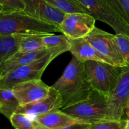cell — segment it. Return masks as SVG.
I'll return each instance as SVG.
<instances>
[{
    "mask_svg": "<svg viewBox=\"0 0 129 129\" xmlns=\"http://www.w3.org/2000/svg\"><path fill=\"white\" fill-rule=\"evenodd\" d=\"M120 16L129 25V0H106Z\"/></svg>",
    "mask_w": 129,
    "mask_h": 129,
    "instance_id": "cell-22",
    "label": "cell"
},
{
    "mask_svg": "<svg viewBox=\"0 0 129 129\" xmlns=\"http://www.w3.org/2000/svg\"><path fill=\"white\" fill-rule=\"evenodd\" d=\"M0 5L3 7V13L23 11L25 8L23 0H0Z\"/></svg>",
    "mask_w": 129,
    "mask_h": 129,
    "instance_id": "cell-24",
    "label": "cell"
},
{
    "mask_svg": "<svg viewBox=\"0 0 129 129\" xmlns=\"http://www.w3.org/2000/svg\"><path fill=\"white\" fill-rule=\"evenodd\" d=\"M45 1L65 13H86L90 14L88 10L78 0H45Z\"/></svg>",
    "mask_w": 129,
    "mask_h": 129,
    "instance_id": "cell-19",
    "label": "cell"
},
{
    "mask_svg": "<svg viewBox=\"0 0 129 129\" xmlns=\"http://www.w3.org/2000/svg\"><path fill=\"white\" fill-rule=\"evenodd\" d=\"M85 38L105 62L121 68L128 66L118 49L115 34L95 27Z\"/></svg>",
    "mask_w": 129,
    "mask_h": 129,
    "instance_id": "cell-6",
    "label": "cell"
},
{
    "mask_svg": "<svg viewBox=\"0 0 129 129\" xmlns=\"http://www.w3.org/2000/svg\"><path fill=\"white\" fill-rule=\"evenodd\" d=\"M1 13H3V7L0 5V14H1Z\"/></svg>",
    "mask_w": 129,
    "mask_h": 129,
    "instance_id": "cell-29",
    "label": "cell"
},
{
    "mask_svg": "<svg viewBox=\"0 0 129 129\" xmlns=\"http://www.w3.org/2000/svg\"><path fill=\"white\" fill-rule=\"evenodd\" d=\"M12 126L15 129H33L36 121L28 115L15 113L10 119Z\"/></svg>",
    "mask_w": 129,
    "mask_h": 129,
    "instance_id": "cell-21",
    "label": "cell"
},
{
    "mask_svg": "<svg viewBox=\"0 0 129 129\" xmlns=\"http://www.w3.org/2000/svg\"><path fill=\"white\" fill-rule=\"evenodd\" d=\"M91 124L77 121L74 123L63 126L59 129H90Z\"/></svg>",
    "mask_w": 129,
    "mask_h": 129,
    "instance_id": "cell-26",
    "label": "cell"
},
{
    "mask_svg": "<svg viewBox=\"0 0 129 129\" xmlns=\"http://www.w3.org/2000/svg\"><path fill=\"white\" fill-rule=\"evenodd\" d=\"M25 4L24 12L29 16L59 28L65 13L52 6L45 0H23Z\"/></svg>",
    "mask_w": 129,
    "mask_h": 129,
    "instance_id": "cell-10",
    "label": "cell"
},
{
    "mask_svg": "<svg viewBox=\"0 0 129 129\" xmlns=\"http://www.w3.org/2000/svg\"><path fill=\"white\" fill-rule=\"evenodd\" d=\"M96 20L108 24L115 34L129 37V25L126 23L106 0H78Z\"/></svg>",
    "mask_w": 129,
    "mask_h": 129,
    "instance_id": "cell-8",
    "label": "cell"
},
{
    "mask_svg": "<svg viewBox=\"0 0 129 129\" xmlns=\"http://www.w3.org/2000/svg\"><path fill=\"white\" fill-rule=\"evenodd\" d=\"M107 97L93 90L83 101L60 110L78 121L93 124L106 120Z\"/></svg>",
    "mask_w": 129,
    "mask_h": 129,
    "instance_id": "cell-5",
    "label": "cell"
},
{
    "mask_svg": "<svg viewBox=\"0 0 129 129\" xmlns=\"http://www.w3.org/2000/svg\"><path fill=\"white\" fill-rule=\"evenodd\" d=\"M129 102V65L122 68L117 85L107 97L105 120L122 119Z\"/></svg>",
    "mask_w": 129,
    "mask_h": 129,
    "instance_id": "cell-7",
    "label": "cell"
},
{
    "mask_svg": "<svg viewBox=\"0 0 129 129\" xmlns=\"http://www.w3.org/2000/svg\"><path fill=\"white\" fill-rule=\"evenodd\" d=\"M60 32L52 24L39 21L23 11L0 14V35Z\"/></svg>",
    "mask_w": 129,
    "mask_h": 129,
    "instance_id": "cell-2",
    "label": "cell"
},
{
    "mask_svg": "<svg viewBox=\"0 0 129 129\" xmlns=\"http://www.w3.org/2000/svg\"><path fill=\"white\" fill-rule=\"evenodd\" d=\"M51 86L41 79H35L21 82L13 87L12 90L20 105H25L48 97Z\"/></svg>",
    "mask_w": 129,
    "mask_h": 129,
    "instance_id": "cell-11",
    "label": "cell"
},
{
    "mask_svg": "<svg viewBox=\"0 0 129 129\" xmlns=\"http://www.w3.org/2000/svg\"><path fill=\"white\" fill-rule=\"evenodd\" d=\"M115 39L121 54L129 65V37L123 34H115Z\"/></svg>",
    "mask_w": 129,
    "mask_h": 129,
    "instance_id": "cell-25",
    "label": "cell"
},
{
    "mask_svg": "<svg viewBox=\"0 0 129 129\" xmlns=\"http://www.w3.org/2000/svg\"><path fill=\"white\" fill-rule=\"evenodd\" d=\"M49 52L42 58L26 65L18 67L0 77V89H10L21 82L41 79L47 67L60 54L68 51L65 48L49 49Z\"/></svg>",
    "mask_w": 129,
    "mask_h": 129,
    "instance_id": "cell-3",
    "label": "cell"
},
{
    "mask_svg": "<svg viewBox=\"0 0 129 129\" xmlns=\"http://www.w3.org/2000/svg\"><path fill=\"white\" fill-rule=\"evenodd\" d=\"M45 34H47L37 33L16 34L18 41V51L25 53L45 49L42 43V38Z\"/></svg>",
    "mask_w": 129,
    "mask_h": 129,
    "instance_id": "cell-16",
    "label": "cell"
},
{
    "mask_svg": "<svg viewBox=\"0 0 129 129\" xmlns=\"http://www.w3.org/2000/svg\"><path fill=\"white\" fill-rule=\"evenodd\" d=\"M35 120L47 129H59L78 121L61 110L39 115L35 117Z\"/></svg>",
    "mask_w": 129,
    "mask_h": 129,
    "instance_id": "cell-15",
    "label": "cell"
},
{
    "mask_svg": "<svg viewBox=\"0 0 129 129\" xmlns=\"http://www.w3.org/2000/svg\"><path fill=\"white\" fill-rule=\"evenodd\" d=\"M52 87L61 97L62 108L86 99L93 91L87 78L84 63L74 56Z\"/></svg>",
    "mask_w": 129,
    "mask_h": 129,
    "instance_id": "cell-1",
    "label": "cell"
},
{
    "mask_svg": "<svg viewBox=\"0 0 129 129\" xmlns=\"http://www.w3.org/2000/svg\"><path fill=\"white\" fill-rule=\"evenodd\" d=\"M84 64L87 78L93 89L108 97L117 85L123 68L94 60Z\"/></svg>",
    "mask_w": 129,
    "mask_h": 129,
    "instance_id": "cell-4",
    "label": "cell"
},
{
    "mask_svg": "<svg viewBox=\"0 0 129 129\" xmlns=\"http://www.w3.org/2000/svg\"><path fill=\"white\" fill-rule=\"evenodd\" d=\"M33 129H47V128H45V126H43V125L39 124V123H37L36 121V123H35V126H34V128Z\"/></svg>",
    "mask_w": 129,
    "mask_h": 129,
    "instance_id": "cell-28",
    "label": "cell"
},
{
    "mask_svg": "<svg viewBox=\"0 0 129 129\" xmlns=\"http://www.w3.org/2000/svg\"><path fill=\"white\" fill-rule=\"evenodd\" d=\"M125 113L126 115V128L125 129H129V102L127 104L125 110Z\"/></svg>",
    "mask_w": 129,
    "mask_h": 129,
    "instance_id": "cell-27",
    "label": "cell"
},
{
    "mask_svg": "<svg viewBox=\"0 0 129 129\" xmlns=\"http://www.w3.org/2000/svg\"><path fill=\"white\" fill-rule=\"evenodd\" d=\"M18 51L16 35H0V67L5 61Z\"/></svg>",
    "mask_w": 129,
    "mask_h": 129,
    "instance_id": "cell-18",
    "label": "cell"
},
{
    "mask_svg": "<svg viewBox=\"0 0 129 129\" xmlns=\"http://www.w3.org/2000/svg\"><path fill=\"white\" fill-rule=\"evenodd\" d=\"M69 51L73 56L82 63L91 60L105 62L86 38L70 39ZM106 63V62H105Z\"/></svg>",
    "mask_w": 129,
    "mask_h": 129,
    "instance_id": "cell-14",
    "label": "cell"
},
{
    "mask_svg": "<svg viewBox=\"0 0 129 129\" xmlns=\"http://www.w3.org/2000/svg\"><path fill=\"white\" fill-rule=\"evenodd\" d=\"M62 108V99L59 92L51 86L48 97L25 105H20L16 113L28 115L35 120V117L42 114Z\"/></svg>",
    "mask_w": 129,
    "mask_h": 129,
    "instance_id": "cell-12",
    "label": "cell"
},
{
    "mask_svg": "<svg viewBox=\"0 0 129 129\" xmlns=\"http://www.w3.org/2000/svg\"><path fill=\"white\" fill-rule=\"evenodd\" d=\"M49 51L48 49H43L36 51L25 53L17 51L5 61L1 65V77L18 67L32 63L47 54Z\"/></svg>",
    "mask_w": 129,
    "mask_h": 129,
    "instance_id": "cell-13",
    "label": "cell"
},
{
    "mask_svg": "<svg viewBox=\"0 0 129 129\" xmlns=\"http://www.w3.org/2000/svg\"><path fill=\"white\" fill-rule=\"evenodd\" d=\"M20 106L12 89H0V113L10 120Z\"/></svg>",
    "mask_w": 129,
    "mask_h": 129,
    "instance_id": "cell-17",
    "label": "cell"
},
{
    "mask_svg": "<svg viewBox=\"0 0 129 129\" xmlns=\"http://www.w3.org/2000/svg\"><path fill=\"white\" fill-rule=\"evenodd\" d=\"M126 119L103 120L91 124L90 129H125Z\"/></svg>",
    "mask_w": 129,
    "mask_h": 129,
    "instance_id": "cell-23",
    "label": "cell"
},
{
    "mask_svg": "<svg viewBox=\"0 0 129 129\" xmlns=\"http://www.w3.org/2000/svg\"><path fill=\"white\" fill-rule=\"evenodd\" d=\"M0 77H1V71H0Z\"/></svg>",
    "mask_w": 129,
    "mask_h": 129,
    "instance_id": "cell-30",
    "label": "cell"
},
{
    "mask_svg": "<svg viewBox=\"0 0 129 129\" xmlns=\"http://www.w3.org/2000/svg\"><path fill=\"white\" fill-rule=\"evenodd\" d=\"M43 46L45 49L65 48L69 51L70 43L69 38L64 34L55 35L53 33L47 34L42 38Z\"/></svg>",
    "mask_w": 129,
    "mask_h": 129,
    "instance_id": "cell-20",
    "label": "cell"
},
{
    "mask_svg": "<svg viewBox=\"0 0 129 129\" xmlns=\"http://www.w3.org/2000/svg\"><path fill=\"white\" fill-rule=\"evenodd\" d=\"M96 20L93 15L86 13H66L59 29L70 39L85 38L96 27Z\"/></svg>",
    "mask_w": 129,
    "mask_h": 129,
    "instance_id": "cell-9",
    "label": "cell"
}]
</instances>
